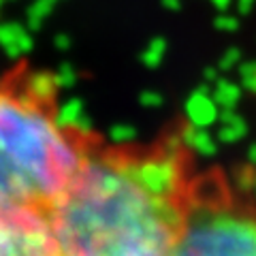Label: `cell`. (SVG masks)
I'll list each match as a JSON object with an SVG mask.
<instances>
[{"mask_svg":"<svg viewBox=\"0 0 256 256\" xmlns=\"http://www.w3.org/2000/svg\"><path fill=\"white\" fill-rule=\"evenodd\" d=\"M196 171L186 124L100 137L45 216L58 256H173Z\"/></svg>","mask_w":256,"mask_h":256,"instance_id":"1","label":"cell"},{"mask_svg":"<svg viewBox=\"0 0 256 256\" xmlns=\"http://www.w3.org/2000/svg\"><path fill=\"white\" fill-rule=\"evenodd\" d=\"M98 139L64 118L50 68L15 60L0 73V212L45 220Z\"/></svg>","mask_w":256,"mask_h":256,"instance_id":"2","label":"cell"},{"mask_svg":"<svg viewBox=\"0 0 256 256\" xmlns=\"http://www.w3.org/2000/svg\"><path fill=\"white\" fill-rule=\"evenodd\" d=\"M173 256H256V201L224 171H196Z\"/></svg>","mask_w":256,"mask_h":256,"instance_id":"3","label":"cell"},{"mask_svg":"<svg viewBox=\"0 0 256 256\" xmlns=\"http://www.w3.org/2000/svg\"><path fill=\"white\" fill-rule=\"evenodd\" d=\"M0 256H58L43 218L0 212Z\"/></svg>","mask_w":256,"mask_h":256,"instance_id":"4","label":"cell"}]
</instances>
